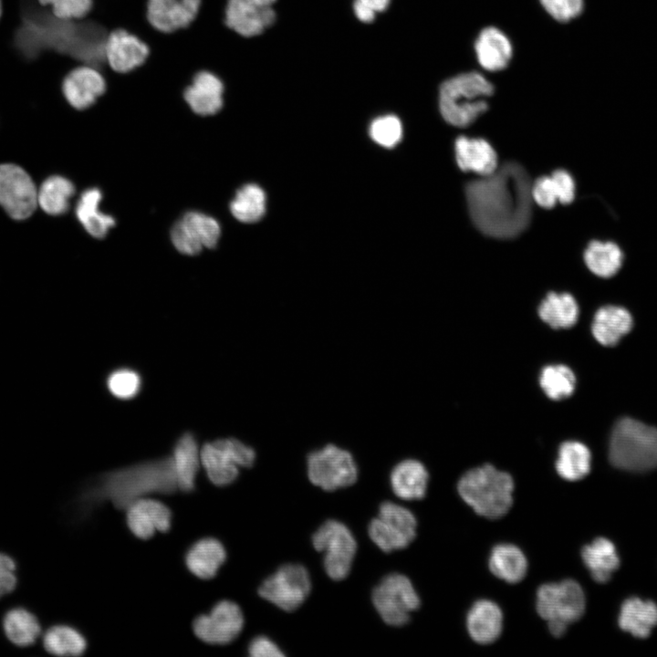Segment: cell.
Segmentation results:
<instances>
[{"mask_svg":"<svg viewBox=\"0 0 657 657\" xmlns=\"http://www.w3.org/2000/svg\"><path fill=\"white\" fill-rule=\"evenodd\" d=\"M532 181L516 162H507L493 173L466 183L465 199L474 226L498 239L523 233L532 218Z\"/></svg>","mask_w":657,"mask_h":657,"instance_id":"obj_1","label":"cell"},{"mask_svg":"<svg viewBox=\"0 0 657 657\" xmlns=\"http://www.w3.org/2000/svg\"><path fill=\"white\" fill-rule=\"evenodd\" d=\"M172 456L142 462L100 475L79 497L83 511L103 500L127 509L136 500L151 494H171L177 490ZM80 507V509L82 508Z\"/></svg>","mask_w":657,"mask_h":657,"instance_id":"obj_2","label":"cell"},{"mask_svg":"<svg viewBox=\"0 0 657 657\" xmlns=\"http://www.w3.org/2000/svg\"><path fill=\"white\" fill-rule=\"evenodd\" d=\"M494 86L482 74L465 72L443 81L439 90V108L449 124L464 128L488 110L486 99Z\"/></svg>","mask_w":657,"mask_h":657,"instance_id":"obj_3","label":"cell"},{"mask_svg":"<svg viewBox=\"0 0 657 657\" xmlns=\"http://www.w3.org/2000/svg\"><path fill=\"white\" fill-rule=\"evenodd\" d=\"M457 489L463 500L475 513L489 519L504 516L513 503L514 482L511 475L485 464L467 471Z\"/></svg>","mask_w":657,"mask_h":657,"instance_id":"obj_4","label":"cell"},{"mask_svg":"<svg viewBox=\"0 0 657 657\" xmlns=\"http://www.w3.org/2000/svg\"><path fill=\"white\" fill-rule=\"evenodd\" d=\"M609 459L626 471L657 468V429L631 418L620 419L610 435Z\"/></svg>","mask_w":657,"mask_h":657,"instance_id":"obj_5","label":"cell"},{"mask_svg":"<svg viewBox=\"0 0 657 657\" xmlns=\"http://www.w3.org/2000/svg\"><path fill=\"white\" fill-rule=\"evenodd\" d=\"M536 608L547 620L550 633L560 637L584 614V591L573 579L544 584L537 589Z\"/></svg>","mask_w":657,"mask_h":657,"instance_id":"obj_6","label":"cell"},{"mask_svg":"<svg viewBox=\"0 0 657 657\" xmlns=\"http://www.w3.org/2000/svg\"><path fill=\"white\" fill-rule=\"evenodd\" d=\"M256 457L253 447L234 437L205 443L200 450L201 464L208 479L218 486L235 482L239 467H252Z\"/></svg>","mask_w":657,"mask_h":657,"instance_id":"obj_7","label":"cell"},{"mask_svg":"<svg viewBox=\"0 0 657 657\" xmlns=\"http://www.w3.org/2000/svg\"><path fill=\"white\" fill-rule=\"evenodd\" d=\"M307 471L309 481L325 491L352 485L359 474L352 454L333 443L308 454Z\"/></svg>","mask_w":657,"mask_h":657,"instance_id":"obj_8","label":"cell"},{"mask_svg":"<svg viewBox=\"0 0 657 657\" xmlns=\"http://www.w3.org/2000/svg\"><path fill=\"white\" fill-rule=\"evenodd\" d=\"M316 550L324 553L326 573L333 580H342L351 568L357 551V542L351 531L343 523L329 519L312 536Z\"/></svg>","mask_w":657,"mask_h":657,"instance_id":"obj_9","label":"cell"},{"mask_svg":"<svg viewBox=\"0 0 657 657\" xmlns=\"http://www.w3.org/2000/svg\"><path fill=\"white\" fill-rule=\"evenodd\" d=\"M372 602L383 621L391 626L404 625L420 607L412 582L399 573L389 574L380 581L373 589Z\"/></svg>","mask_w":657,"mask_h":657,"instance_id":"obj_10","label":"cell"},{"mask_svg":"<svg viewBox=\"0 0 657 657\" xmlns=\"http://www.w3.org/2000/svg\"><path fill=\"white\" fill-rule=\"evenodd\" d=\"M416 527V518L409 509L384 502L378 516L370 521L368 532L375 545L389 553L408 547L415 538Z\"/></svg>","mask_w":657,"mask_h":657,"instance_id":"obj_11","label":"cell"},{"mask_svg":"<svg viewBox=\"0 0 657 657\" xmlns=\"http://www.w3.org/2000/svg\"><path fill=\"white\" fill-rule=\"evenodd\" d=\"M310 589L307 568L299 564H286L263 581L258 594L277 608L293 611L306 600Z\"/></svg>","mask_w":657,"mask_h":657,"instance_id":"obj_12","label":"cell"},{"mask_svg":"<svg viewBox=\"0 0 657 657\" xmlns=\"http://www.w3.org/2000/svg\"><path fill=\"white\" fill-rule=\"evenodd\" d=\"M36 204L37 190L29 174L16 164H0V205L9 216L26 219Z\"/></svg>","mask_w":657,"mask_h":657,"instance_id":"obj_13","label":"cell"},{"mask_svg":"<svg viewBox=\"0 0 657 657\" xmlns=\"http://www.w3.org/2000/svg\"><path fill=\"white\" fill-rule=\"evenodd\" d=\"M244 616L237 604L222 600L208 614L198 616L193 622L194 634L210 644H227L241 632Z\"/></svg>","mask_w":657,"mask_h":657,"instance_id":"obj_14","label":"cell"},{"mask_svg":"<svg viewBox=\"0 0 657 657\" xmlns=\"http://www.w3.org/2000/svg\"><path fill=\"white\" fill-rule=\"evenodd\" d=\"M218 222L200 212H188L174 224L171 238L182 254L194 256L204 247L214 248L220 237Z\"/></svg>","mask_w":657,"mask_h":657,"instance_id":"obj_15","label":"cell"},{"mask_svg":"<svg viewBox=\"0 0 657 657\" xmlns=\"http://www.w3.org/2000/svg\"><path fill=\"white\" fill-rule=\"evenodd\" d=\"M276 1L227 0L224 23L243 37L258 36L276 20V12L273 9Z\"/></svg>","mask_w":657,"mask_h":657,"instance_id":"obj_16","label":"cell"},{"mask_svg":"<svg viewBox=\"0 0 657 657\" xmlns=\"http://www.w3.org/2000/svg\"><path fill=\"white\" fill-rule=\"evenodd\" d=\"M106 89L107 82L102 71L88 64L72 68L61 83L64 99L71 108L79 111L95 105Z\"/></svg>","mask_w":657,"mask_h":657,"instance_id":"obj_17","label":"cell"},{"mask_svg":"<svg viewBox=\"0 0 657 657\" xmlns=\"http://www.w3.org/2000/svg\"><path fill=\"white\" fill-rule=\"evenodd\" d=\"M150 55V47L141 38L123 28L110 31L106 38V65L114 72L129 73L141 67Z\"/></svg>","mask_w":657,"mask_h":657,"instance_id":"obj_18","label":"cell"},{"mask_svg":"<svg viewBox=\"0 0 657 657\" xmlns=\"http://www.w3.org/2000/svg\"><path fill=\"white\" fill-rule=\"evenodd\" d=\"M225 86L223 79L210 70L196 72L182 97L191 111L199 117L217 115L224 106Z\"/></svg>","mask_w":657,"mask_h":657,"instance_id":"obj_19","label":"cell"},{"mask_svg":"<svg viewBox=\"0 0 657 657\" xmlns=\"http://www.w3.org/2000/svg\"><path fill=\"white\" fill-rule=\"evenodd\" d=\"M201 0H147V19L162 33L188 27L195 19Z\"/></svg>","mask_w":657,"mask_h":657,"instance_id":"obj_20","label":"cell"},{"mask_svg":"<svg viewBox=\"0 0 657 657\" xmlns=\"http://www.w3.org/2000/svg\"><path fill=\"white\" fill-rule=\"evenodd\" d=\"M126 511L128 527L139 538L148 539L155 532H166L171 527L172 512L158 500L140 498Z\"/></svg>","mask_w":657,"mask_h":657,"instance_id":"obj_21","label":"cell"},{"mask_svg":"<svg viewBox=\"0 0 657 657\" xmlns=\"http://www.w3.org/2000/svg\"><path fill=\"white\" fill-rule=\"evenodd\" d=\"M3 633L18 649L36 647L43 633V624L36 613L23 605L6 609L1 618Z\"/></svg>","mask_w":657,"mask_h":657,"instance_id":"obj_22","label":"cell"},{"mask_svg":"<svg viewBox=\"0 0 657 657\" xmlns=\"http://www.w3.org/2000/svg\"><path fill=\"white\" fill-rule=\"evenodd\" d=\"M455 160L464 172L485 176L497 169V156L491 144L482 138L459 136L454 142Z\"/></svg>","mask_w":657,"mask_h":657,"instance_id":"obj_23","label":"cell"},{"mask_svg":"<svg viewBox=\"0 0 657 657\" xmlns=\"http://www.w3.org/2000/svg\"><path fill=\"white\" fill-rule=\"evenodd\" d=\"M474 49L481 67L487 71L505 69L511 58L513 48L508 37L498 28L488 26L478 35Z\"/></svg>","mask_w":657,"mask_h":657,"instance_id":"obj_24","label":"cell"},{"mask_svg":"<svg viewBox=\"0 0 657 657\" xmlns=\"http://www.w3.org/2000/svg\"><path fill=\"white\" fill-rule=\"evenodd\" d=\"M466 625L471 638L477 643L489 644L501 634L503 614L497 604L488 600L475 601L468 611Z\"/></svg>","mask_w":657,"mask_h":657,"instance_id":"obj_25","label":"cell"},{"mask_svg":"<svg viewBox=\"0 0 657 657\" xmlns=\"http://www.w3.org/2000/svg\"><path fill=\"white\" fill-rule=\"evenodd\" d=\"M429 474L418 460L405 459L391 470L390 483L393 493L401 499L411 501L424 497Z\"/></svg>","mask_w":657,"mask_h":657,"instance_id":"obj_26","label":"cell"},{"mask_svg":"<svg viewBox=\"0 0 657 657\" xmlns=\"http://www.w3.org/2000/svg\"><path fill=\"white\" fill-rule=\"evenodd\" d=\"M633 326L631 313L619 306H604L594 315L591 331L596 340L603 346L612 347L628 334Z\"/></svg>","mask_w":657,"mask_h":657,"instance_id":"obj_27","label":"cell"},{"mask_svg":"<svg viewBox=\"0 0 657 657\" xmlns=\"http://www.w3.org/2000/svg\"><path fill=\"white\" fill-rule=\"evenodd\" d=\"M172 459L178 489L182 492L193 490L201 460L197 442L191 432L184 433L176 441Z\"/></svg>","mask_w":657,"mask_h":657,"instance_id":"obj_28","label":"cell"},{"mask_svg":"<svg viewBox=\"0 0 657 657\" xmlns=\"http://www.w3.org/2000/svg\"><path fill=\"white\" fill-rule=\"evenodd\" d=\"M226 558L222 543L212 537L195 542L185 556L188 569L196 577L209 579L214 577Z\"/></svg>","mask_w":657,"mask_h":657,"instance_id":"obj_29","label":"cell"},{"mask_svg":"<svg viewBox=\"0 0 657 657\" xmlns=\"http://www.w3.org/2000/svg\"><path fill=\"white\" fill-rule=\"evenodd\" d=\"M619 625L637 638H646L657 625V605L637 597L627 599L621 605Z\"/></svg>","mask_w":657,"mask_h":657,"instance_id":"obj_30","label":"cell"},{"mask_svg":"<svg viewBox=\"0 0 657 657\" xmlns=\"http://www.w3.org/2000/svg\"><path fill=\"white\" fill-rule=\"evenodd\" d=\"M581 557L592 579L598 583L607 582L620 566L614 544L605 537H598L583 547Z\"/></svg>","mask_w":657,"mask_h":657,"instance_id":"obj_31","label":"cell"},{"mask_svg":"<svg viewBox=\"0 0 657 657\" xmlns=\"http://www.w3.org/2000/svg\"><path fill=\"white\" fill-rule=\"evenodd\" d=\"M537 313L539 318L552 328H569L579 318V306L569 293L549 292L541 301Z\"/></svg>","mask_w":657,"mask_h":657,"instance_id":"obj_32","label":"cell"},{"mask_svg":"<svg viewBox=\"0 0 657 657\" xmlns=\"http://www.w3.org/2000/svg\"><path fill=\"white\" fill-rule=\"evenodd\" d=\"M489 568L495 577L514 584L526 576L527 561L519 548L512 544H499L491 551Z\"/></svg>","mask_w":657,"mask_h":657,"instance_id":"obj_33","label":"cell"},{"mask_svg":"<svg viewBox=\"0 0 657 657\" xmlns=\"http://www.w3.org/2000/svg\"><path fill=\"white\" fill-rule=\"evenodd\" d=\"M40 639L43 650L54 656H79L87 648L83 635L66 624H55L47 628Z\"/></svg>","mask_w":657,"mask_h":657,"instance_id":"obj_34","label":"cell"},{"mask_svg":"<svg viewBox=\"0 0 657 657\" xmlns=\"http://www.w3.org/2000/svg\"><path fill=\"white\" fill-rule=\"evenodd\" d=\"M101 198L102 195L99 189H88L82 193L76 207V215L78 221L85 230L96 238H103L110 228L115 224L113 217L104 214L99 210Z\"/></svg>","mask_w":657,"mask_h":657,"instance_id":"obj_35","label":"cell"},{"mask_svg":"<svg viewBox=\"0 0 657 657\" xmlns=\"http://www.w3.org/2000/svg\"><path fill=\"white\" fill-rule=\"evenodd\" d=\"M591 466V453L582 443L567 441L560 444L556 461L559 476L568 481H577L586 476Z\"/></svg>","mask_w":657,"mask_h":657,"instance_id":"obj_36","label":"cell"},{"mask_svg":"<svg viewBox=\"0 0 657 657\" xmlns=\"http://www.w3.org/2000/svg\"><path fill=\"white\" fill-rule=\"evenodd\" d=\"M75 193L73 183L60 175L47 178L37 191V204L51 215L66 213L69 200Z\"/></svg>","mask_w":657,"mask_h":657,"instance_id":"obj_37","label":"cell"},{"mask_svg":"<svg viewBox=\"0 0 657 657\" xmlns=\"http://www.w3.org/2000/svg\"><path fill=\"white\" fill-rule=\"evenodd\" d=\"M622 253L612 242L592 241L584 253V260L589 269L598 276L610 277L621 266Z\"/></svg>","mask_w":657,"mask_h":657,"instance_id":"obj_38","label":"cell"},{"mask_svg":"<svg viewBox=\"0 0 657 657\" xmlns=\"http://www.w3.org/2000/svg\"><path fill=\"white\" fill-rule=\"evenodd\" d=\"M232 214L240 222L256 223L266 211V194L256 184H246L239 189L230 204Z\"/></svg>","mask_w":657,"mask_h":657,"instance_id":"obj_39","label":"cell"},{"mask_svg":"<svg viewBox=\"0 0 657 657\" xmlns=\"http://www.w3.org/2000/svg\"><path fill=\"white\" fill-rule=\"evenodd\" d=\"M539 383L548 398L559 401L569 397L574 392L576 376L567 365L551 364L542 369Z\"/></svg>","mask_w":657,"mask_h":657,"instance_id":"obj_40","label":"cell"},{"mask_svg":"<svg viewBox=\"0 0 657 657\" xmlns=\"http://www.w3.org/2000/svg\"><path fill=\"white\" fill-rule=\"evenodd\" d=\"M106 386L117 399L130 400L137 396L141 389V377L132 369L120 368L109 373Z\"/></svg>","mask_w":657,"mask_h":657,"instance_id":"obj_41","label":"cell"},{"mask_svg":"<svg viewBox=\"0 0 657 657\" xmlns=\"http://www.w3.org/2000/svg\"><path fill=\"white\" fill-rule=\"evenodd\" d=\"M370 138L378 144L391 148L397 145L402 137V125L394 115H385L375 119L370 126Z\"/></svg>","mask_w":657,"mask_h":657,"instance_id":"obj_42","label":"cell"},{"mask_svg":"<svg viewBox=\"0 0 657 657\" xmlns=\"http://www.w3.org/2000/svg\"><path fill=\"white\" fill-rule=\"evenodd\" d=\"M41 6H48L52 14L63 20L85 18L91 11L93 0H36Z\"/></svg>","mask_w":657,"mask_h":657,"instance_id":"obj_43","label":"cell"},{"mask_svg":"<svg viewBox=\"0 0 657 657\" xmlns=\"http://www.w3.org/2000/svg\"><path fill=\"white\" fill-rule=\"evenodd\" d=\"M18 564L16 558L0 550V600L11 595L17 588Z\"/></svg>","mask_w":657,"mask_h":657,"instance_id":"obj_44","label":"cell"},{"mask_svg":"<svg viewBox=\"0 0 657 657\" xmlns=\"http://www.w3.org/2000/svg\"><path fill=\"white\" fill-rule=\"evenodd\" d=\"M540 3L554 19L561 23L574 19L583 9V0H540Z\"/></svg>","mask_w":657,"mask_h":657,"instance_id":"obj_45","label":"cell"},{"mask_svg":"<svg viewBox=\"0 0 657 657\" xmlns=\"http://www.w3.org/2000/svg\"><path fill=\"white\" fill-rule=\"evenodd\" d=\"M532 198L543 208L550 209L555 206L558 197L551 176H541L533 182Z\"/></svg>","mask_w":657,"mask_h":657,"instance_id":"obj_46","label":"cell"},{"mask_svg":"<svg viewBox=\"0 0 657 657\" xmlns=\"http://www.w3.org/2000/svg\"><path fill=\"white\" fill-rule=\"evenodd\" d=\"M558 201L560 203H570L575 197V183L571 175L565 170H556L552 175Z\"/></svg>","mask_w":657,"mask_h":657,"instance_id":"obj_47","label":"cell"},{"mask_svg":"<svg viewBox=\"0 0 657 657\" xmlns=\"http://www.w3.org/2000/svg\"><path fill=\"white\" fill-rule=\"evenodd\" d=\"M248 653L253 657L284 656V652L279 647L266 636L256 637L248 646Z\"/></svg>","mask_w":657,"mask_h":657,"instance_id":"obj_48","label":"cell"},{"mask_svg":"<svg viewBox=\"0 0 657 657\" xmlns=\"http://www.w3.org/2000/svg\"><path fill=\"white\" fill-rule=\"evenodd\" d=\"M353 11L356 17L363 23H371L376 16V12L358 0L354 1Z\"/></svg>","mask_w":657,"mask_h":657,"instance_id":"obj_49","label":"cell"},{"mask_svg":"<svg viewBox=\"0 0 657 657\" xmlns=\"http://www.w3.org/2000/svg\"><path fill=\"white\" fill-rule=\"evenodd\" d=\"M363 5L374 10L376 13L386 10L391 0H358Z\"/></svg>","mask_w":657,"mask_h":657,"instance_id":"obj_50","label":"cell"},{"mask_svg":"<svg viewBox=\"0 0 657 657\" xmlns=\"http://www.w3.org/2000/svg\"><path fill=\"white\" fill-rule=\"evenodd\" d=\"M2 15V1L0 0V16Z\"/></svg>","mask_w":657,"mask_h":657,"instance_id":"obj_51","label":"cell"}]
</instances>
